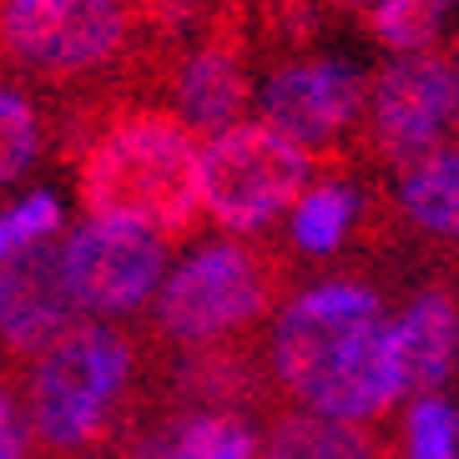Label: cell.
<instances>
[{"label":"cell","instance_id":"cell-1","mask_svg":"<svg viewBox=\"0 0 459 459\" xmlns=\"http://www.w3.org/2000/svg\"><path fill=\"white\" fill-rule=\"evenodd\" d=\"M263 359L273 389L328 419L378 424L404 399L384 293L364 278H328L298 293L278 313Z\"/></svg>","mask_w":459,"mask_h":459},{"label":"cell","instance_id":"cell-2","mask_svg":"<svg viewBox=\"0 0 459 459\" xmlns=\"http://www.w3.org/2000/svg\"><path fill=\"white\" fill-rule=\"evenodd\" d=\"M76 197L91 222H132L187 243L203 228L197 197V136L157 101H117L76 147Z\"/></svg>","mask_w":459,"mask_h":459},{"label":"cell","instance_id":"cell-3","mask_svg":"<svg viewBox=\"0 0 459 459\" xmlns=\"http://www.w3.org/2000/svg\"><path fill=\"white\" fill-rule=\"evenodd\" d=\"M0 66L117 107L132 82L157 86L162 56L132 0H0Z\"/></svg>","mask_w":459,"mask_h":459},{"label":"cell","instance_id":"cell-4","mask_svg":"<svg viewBox=\"0 0 459 459\" xmlns=\"http://www.w3.org/2000/svg\"><path fill=\"white\" fill-rule=\"evenodd\" d=\"M142 343L111 324H76L30 359L26 409L30 445L46 459L111 455L122 424L136 409Z\"/></svg>","mask_w":459,"mask_h":459},{"label":"cell","instance_id":"cell-5","mask_svg":"<svg viewBox=\"0 0 459 459\" xmlns=\"http://www.w3.org/2000/svg\"><path fill=\"white\" fill-rule=\"evenodd\" d=\"M293 263L263 243L243 238H217L197 243L172 273L157 283V343L167 349H212V343H238L253 338L257 324L278 313Z\"/></svg>","mask_w":459,"mask_h":459},{"label":"cell","instance_id":"cell-6","mask_svg":"<svg viewBox=\"0 0 459 459\" xmlns=\"http://www.w3.org/2000/svg\"><path fill=\"white\" fill-rule=\"evenodd\" d=\"M318 162L268 122H238L197 147V197L203 217L228 232H257L303 197Z\"/></svg>","mask_w":459,"mask_h":459},{"label":"cell","instance_id":"cell-7","mask_svg":"<svg viewBox=\"0 0 459 459\" xmlns=\"http://www.w3.org/2000/svg\"><path fill=\"white\" fill-rule=\"evenodd\" d=\"M253 30L247 11L217 0V11L167 56L157 91L192 136H217L253 111Z\"/></svg>","mask_w":459,"mask_h":459},{"label":"cell","instance_id":"cell-8","mask_svg":"<svg viewBox=\"0 0 459 459\" xmlns=\"http://www.w3.org/2000/svg\"><path fill=\"white\" fill-rule=\"evenodd\" d=\"M455 56L445 46L394 56L389 66L368 82L364 101V152L378 167H409L429 152L449 147L455 136Z\"/></svg>","mask_w":459,"mask_h":459},{"label":"cell","instance_id":"cell-9","mask_svg":"<svg viewBox=\"0 0 459 459\" xmlns=\"http://www.w3.org/2000/svg\"><path fill=\"white\" fill-rule=\"evenodd\" d=\"M253 101H263V122L278 136H288L308 157L333 162L364 122L368 76L338 56H288L263 76V91H253Z\"/></svg>","mask_w":459,"mask_h":459},{"label":"cell","instance_id":"cell-10","mask_svg":"<svg viewBox=\"0 0 459 459\" xmlns=\"http://www.w3.org/2000/svg\"><path fill=\"white\" fill-rule=\"evenodd\" d=\"M66 283L82 313H132L142 308L167 273V243L132 222H86L61 238Z\"/></svg>","mask_w":459,"mask_h":459},{"label":"cell","instance_id":"cell-11","mask_svg":"<svg viewBox=\"0 0 459 459\" xmlns=\"http://www.w3.org/2000/svg\"><path fill=\"white\" fill-rule=\"evenodd\" d=\"M82 324V303L66 283L61 238H36L0 263V353L26 364Z\"/></svg>","mask_w":459,"mask_h":459},{"label":"cell","instance_id":"cell-12","mask_svg":"<svg viewBox=\"0 0 459 459\" xmlns=\"http://www.w3.org/2000/svg\"><path fill=\"white\" fill-rule=\"evenodd\" d=\"M394 359L404 374V394H434L455 378V343H459V313L449 288H429L414 298L389 324Z\"/></svg>","mask_w":459,"mask_h":459},{"label":"cell","instance_id":"cell-13","mask_svg":"<svg viewBox=\"0 0 459 459\" xmlns=\"http://www.w3.org/2000/svg\"><path fill=\"white\" fill-rule=\"evenodd\" d=\"M257 459H384V434L313 409H278L257 439Z\"/></svg>","mask_w":459,"mask_h":459},{"label":"cell","instance_id":"cell-14","mask_svg":"<svg viewBox=\"0 0 459 459\" xmlns=\"http://www.w3.org/2000/svg\"><path fill=\"white\" fill-rule=\"evenodd\" d=\"M399 212L414 222L419 238L455 243L459 228V167L455 147H439L419 162L399 167Z\"/></svg>","mask_w":459,"mask_h":459},{"label":"cell","instance_id":"cell-15","mask_svg":"<svg viewBox=\"0 0 459 459\" xmlns=\"http://www.w3.org/2000/svg\"><path fill=\"white\" fill-rule=\"evenodd\" d=\"M353 222H359V192L349 182H318L303 187V197L293 203V243L308 257H333L349 243Z\"/></svg>","mask_w":459,"mask_h":459},{"label":"cell","instance_id":"cell-16","mask_svg":"<svg viewBox=\"0 0 459 459\" xmlns=\"http://www.w3.org/2000/svg\"><path fill=\"white\" fill-rule=\"evenodd\" d=\"M51 147V122L41 101L21 86L0 82V187H15Z\"/></svg>","mask_w":459,"mask_h":459},{"label":"cell","instance_id":"cell-17","mask_svg":"<svg viewBox=\"0 0 459 459\" xmlns=\"http://www.w3.org/2000/svg\"><path fill=\"white\" fill-rule=\"evenodd\" d=\"M172 459H257V434L243 414H182L172 429Z\"/></svg>","mask_w":459,"mask_h":459},{"label":"cell","instance_id":"cell-18","mask_svg":"<svg viewBox=\"0 0 459 459\" xmlns=\"http://www.w3.org/2000/svg\"><path fill=\"white\" fill-rule=\"evenodd\" d=\"M439 21H445V11L429 5V0H374V5H368V30H374V41L399 51V56L439 46Z\"/></svg>","mask_w":459,"mask_h":459},{"label":"cell","instance_id":"cell-19","mask_svg":"<svg viewBox=\"0 0 459 459\" xmlns=\"http://www.w3.org/2000/svg\"><path fill=\"white\" fill-rule=\"evenodd\" d=\"M459 424L445 394H419L409 409V459H455Z\"/></svg>","mask_w":459,"mask_h":459},{"label":"cell","instance_id":"cell-20","mask_svg":"<svg viewBox=\"0 0 459 459\" xmlns=\"http://www.w3.org/2000/svg\"><path fill=\"white\" fill-rule=\"evenodd\" d=\"M61 232V203L56 192H30L26 203H15L11 212H0V263L15 247L36 243V238H56Z\"/></svg>","mask_w":459,"mask_h":459},{"label":"cell","instance_id":"cell-21","mask_svg":"<svg viewBox=\"0 0 459 459\" xmlns=\"http://www.w3.org/2000/svg\"><path fill=\"white\" fill-rule=\"evenodd\" d=\"M30 455V434L21 399L11 394V384H0V459H26Z\"/></svg>","mask_w":459,"mask_h":459},{"label":"cell","instance_id":"cell-22","mask_svg":"<svg viewBox=\"0 0 459 459\" xmlns=\"http://www.w3.org/2000/svg\"><path fill=\"white\" fill-rule=\"evenodd\" d=\"M232 5H243L247 15H263L273 26H288V30H308V0H232Z\"/></svg>","mask_w":459,"mask_h":459},{"label":"cell","instance_id":"cell-23","mask_svg":"<svg viewBox=\"0 0 459 459\" xmlns=\"http://www.w3.org/2000/svg\"><path fill=\"white\" fill-rule=\"evenodd\" d=\"M333 5H343V11H349V5H364V0H333Z\"/></svg>","mask_w":459,"mask_h":459},{"label":"cell","instance_id":"cell-24","mask_svg":"<svg viewBox=\"0 0 459 459\" xmlns=\"http://www.w3.org/2000/svg\"><path fill=\"white\" fill-rule=\"evenodd\" d=\"M429 5H439V11H449V5H455V0H429Z\"/></svg>","mask_w":459,"mask_h":459},{"label":"cell","instance_id":"cell-25","mask_svg":"<svg viewBox=\"0 0 459 459\" xmlns=\"http://www.w3.org/2000/svg\"><path fill=\"white\" fill-rule=\"evenodd\" d=\"M384 459H389V455H384Z\"/></svg>","mask_w":459,"mask_h":459}]
</instances>
